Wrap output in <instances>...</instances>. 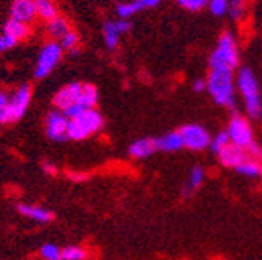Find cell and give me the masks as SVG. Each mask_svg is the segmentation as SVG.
Listing matches in <instances>:
<instances>
[{
	"instance_id": "6da1fadb",
	"label": "cell",
	"mask_w": 262,
	"mask_h": 260,
	"mask_svg": "<svg viewBox=\"0 0 262 260\" xmlns=\"http://www.w3.org/2000/svg\"><path fill=\"white\" fill-rule=\"evenodd\" d=\"M206 90L212 100L225 108H234L236 105V83L233 72L211 70L206 80Z\"/></svg>"
},
{
	"instance_id": "7a4b0ae2",
	"label": "cell",
	"mask_w": 262,
	"mask_h": 260,
	"mask_svg": "<svg viewBox=\"0 0 262 260\" xmlns=\"http://www.w3.org/2000/svg\"><path fill=\"white\" fill-rule=\"evenodd\" d=\"M239 64V50L237 42L231 33H223L217 42L215 50L209 58L211 70L219 72H234Z\"/></svg>"
},
{
	"instance_id": "3957f363",
	"label": "cell",
	"mask_w": 262,
	"mask_h": 260,
	"mask_svg": "<svg viewBox=\"0 0 262 260\" xmlns=\"http://www.w3.org/2000/svg\"><path fill=\"white\" fill-rule=\"evenodd\" d=\"M103 128V117L95 108H91L69 119V140H86Z\"/></svg>"
},
{
	"instance_id": "277c9868",
	"label": "cell",
	"mask_w": 262,
	"mask_h": 260,
	"mask_svg": "<svg viewBox=\"0 0 262 260\" xmlns=\"http://www.w3.org/2000/svg\"><path fill=\"white\" fill-rule=\"evenodd\" d=\"M237 87L241 95L244 97L245 109L251 119H259L262 115V100H260V92H259V83L254 77V74L244 67L241 69L237 75Z\"/></svg>"
},
{
	"instance_id": "5b68a950",
	"label": "cell",
	"mask_w": 262,
	"mask_h": 260,
	"mask_svg": "<svg viewBox=\"0 0 262 260\" xmlns=\"http://www.w3.org/2000/svg\"><path fill=\"white\" fill-rule=\"evenodd\" d=\"M64 55V50L61 47V44L58 41H49L42 45L36 64H35V70H33V75H35L36 80H42L46 77H49L56 66L61 62Z\"/></svg>"
},
{
	"instance_id": "8992f818",
	"label": "cell",
	"mask_w": 262,
	"mask_h": 260,
	"mask_svg": "<svg viewBox=\"0 0 262 260\" xmlns=\"http://www.w3.org/2000/svg\"><path fill=\"white\" fill-rule=\"evenodd\" d=\"M31 99H33V89L30 84H20L13 93H10V100H8L10 123L19 122L27 114Z\"/></svg>"
},
{
	"instance_id": "52a82bcc",
	"label": "cell",
	"mask_w": 262,
	"mask_h": 260,
	"mask_svg": "<svg viewBox=\"0 0 262 260\" xmlns=\"http://www.w3.org/2000/svg\"><path fill=\"white\" fill-rule=\"evenodd\" d=\"M226 133L229 136V140L231 144L241 147V148H248L254 139H253V128L250 125V122L242 117V115H233L231 120L228 123Z\"/></svg>"
},
{
	"instance_id": "ba28073f",
	"label": "cell",
	"mask_w": 262,
	"mask_h": 260,
	"mask_svg": "<svg viewBox=\"0 0 262 260\" xmlns=\"http://www.w3.org/2000/svg\"><path fill=\"white\" fill-rule=\"evenodd\" d=\"M69 117L59 109H53L46 117V134L52 142L69 140Z\"/></svg>"
},
{
	"instance_id": "9c48e42d",
	"label": "cell",
	"mask_w": 262,
	"mask_h": 260,
	"mask_svg": "<svg viewBox=\"0 0 262 260\" xmlns=\"http://www.w3.org/2000/svg\"><path fill=\"white\" fill-rule=\"evenodd\" d=\"M180 133L184 140V148L192 151H202L209 148L211 145V136L202 125H184Z\"/></svg>"
},
{
	"instance_id": "30bf717a",
	"label": "cell",
	"mask_w": 262,
	"mask_h": 260,
	"mask_svg": "<svg viewBox=\"0 0 262 260\" xmlns=\"http://www.w3.org/2000/svg\"><path fill=\"white\" fill-rule=\"evenodd\" d=\"M97 102H98V90H97V87L94 84L84 83L83 84V90H81V93L78 97V100L71 108L66 109L64 114L68 115L69 119L75 117V115H78V114H81V112H84V111H88L91 108H95Z\"/></svg>"
},
{
	"instance_id": "8fae6325",
	"label": "cell",
	"mask_w": 262,
	"mask_h": 260,
	"mask_svg": "<svg viewBox=\"0 0 262 260\" xmlns=\"http://www.w3.org/2000/svg\"><path fill=\"white\" fill-rule=\"evenodd\" d=\"M83 84L84 83H80V81H74V83H69V84H66L62 86L55 95H53V106L55 109H59V111H66L68 108H71L77 100H78V97L83 90Z\"/></svg>"
},
{
	"instance_id": "7c38bea8",
	"label": "cell",
	"mask_w": 262,
	"mask_h": 260,
	"mask_svg": "<svg viewBox=\"0 0 262 260\" xmlns=\"http://www.w3.org/2000/svg\"><path fill=\"white\" fill-rule=\"evenodd\" d=\"M131 30V22L129 19H119V20H108L103 25V41L105 45L110 50H116L119 42H120V36L128 33Z\"/></svg>"
},
{
	"instance_id": "4fadbf2b",
	"label": "cell",
	"mask_w": 262,
	"mask_h": 260,
	"mask_svg": "<svg viewBox=\"0 0 262 260\" xmlns=\"http://www.w3.org/2000/svg\"><path fill=\"white\" fill-rule=\"evenodd\" d=\"M10 17L24 23H31L38 17L35 0H13L10 7Z\"/></svg>"
},
{
	"instance_id": "5bb4252c",
	"label": "cell",
	"mask_w": 262,
	"mask_h": 260,
	"mask_svg": "<svg viewBox=\"0 0 262 260\" xmlns=\"http://www.w3.org/2000/svg\"><path fill=\"white\" fill-rule=\"evenodd\" d=\"M16 210L31 220V221H35V223H41V224H47V223H52L53 218H55V214L50 210V209H46L42 206H36V204H25V203H20L16 206Z\"/></svg>"
},
{
	"instance_id": "9a60e30c",
	"label": "cell",
	"mask_w": 262,
	"mask_h": 260,
	"mask_svg": "<svg viewBox=\"0 0 262 260\" xmlns=\"http://www.w3.org/2000/svg\"><path fill=\"white\" fill-rule=\"evenodd\" d=\"M217 156H219V160L222 166H225L228 169H236L248 154H247L245 148H241L234 144H228Z\"/></svg>"
},
{
	"instance_id": "2e32d148",
	"label": "cell",
	"mask_w": 262,
	"mask_h": 260,
	"mask_svg": "<svg viewBox=\"0 0 262 260\" xmlns=\"http://www.w3.org/2000/svg\"><path fill=\"white\" fill-rule=\"evenodd\" d=\"M156 140V148L158 151H167V153H173V151H178L181 148H184V140H183V136L178 131H172V133H167L161 137H155Z\"/></svg>"
},
{
	"instance_id": "e0dca14e",
	"label": "cell",
	"mask_w": 262,
	"mask_h": 260,
	"mask_svg": "<svg viewBox=\"0 0 262 260\" xmlns=\"http://www.w3.org/2000/svg\"><path fill=\"white\" fill-rule=\"evenodd\" d=\"M156 140L150 139V137H144V139H138L128 148V154L133 159H145L148 156H151L153 153H156Z\"/></svg>"
},
{
	"instance_id": "ac0fdd59",
	"label": "cell",
	"mask_w": 262,
	"mask_h": 260,
	"mask_svg": "<svg viewBox=\"0 0 262 260\" xmlns=\"http://www.w3.org/2000/svg\"><path fill=\"white\" fill-rule=\"evenodd\" d=\"M2 33L14 38L17 42L20 41H25L30 33H31V30H30V25L28 23H24L20 20H16L13 17H10L5 23H4V30H2Z\"/></svg>"
},
{
	"instance_id": "d6986e66",
	"label": "cell",
	"mask_w": 262,
	"mask_h": 260,
	"mask_svg": "<svg viewBox=\"0 0 262 260\" xmlns=\"http://www.w3.org/2000/svg\"><path fill=\"white\" fill-rule=\"evenodd\" d=\"M71 30L72 28H71L69 20L64 16H59V14L56 17H53L52 20H49L46 25V31H47L49 38H52V41H59Z\"/></svg>"
},
{
	"instance_id": "ffe728a7",
	"label": "cell",
	"mask_w": 262,
	"mask_h": 260,
	"mask_svg": "<svg viewBox=\"0 0 262 260\" xmlns=\"http://www.w3.org/2000/svg\"><path fill=\"white\" fill-rule=\"evenodd\" d=\"M205 169L203 167H193L190 170V175H189V181L186 182V185L183 187V197L184 198H189L192 192L200 188L203 181H205Z\"/></svg>"
},
{
	"instance_id": "44dd1931",
	"label": "cell",
	"mask_w": 262,
	"mask_h": 260,
	"mask_svg": "<svg viewBox=\"0 0 262 260\" xmlns=\"http://www.w3.org/2000/svg\"><path fill=\"white\" fill-rule=\"evenodd\" d=\"M234 170H236L239 175H242V176L254 178V176H259V175H260V172H262V164H260V160L247 156Z\"/></svg>"
},
{
	"instance_id": "7402d4cb",
	"label": "cell",
	"mask_w": 262,
	"mask_h": 260,
	"mask_svg": "<svg viewBox=\"0 0 262 260\" xmlns=\"http://www.w3.org/2000/svg\"><path fill=\"white\" fill-rule=\"evenodd\" d=\"M35 5H36L38 17L46 22L58 16V7L55 4V0H35Z\"/></svg>"
},
{
	"instance_id": "603a6c76",
	"label": "cell",
	"mask_w": 262,
	"mask_h": 260,
	"mask_svg": "<svg viewBox=\"0 0 262 260\" xmlns=\"http://www.w3.org/2000/svg\"><path fill=\"white\" fill-rule=\"evenodd\" d=\"M86 258H89V252L80 245L64 246L61 251V260H86Z\"/></svg>"
},
{
	"instance_id": "cb8c5ba5",
	"label": "cell",
	"mask_w": 262,
	"mask_h": 260,
	"mask_svg": "<svg viewBox=\"0 0 262 260\" xmlns=\"http://www.w3.org/2000/svg\"><path fill=\"white\" fill-rule=\"evenodd\" d=\"M141 10H142V5H141L139 0H131V2L119 4L117 8H116V13L119 16V19H131Z\"/></svg>"
},
{
	"instance_id": "d4e9b609",
	"label": "cell",
	"mask_w": 262,
	"mask_h": 260,
	"mask_svg": "<svg viewBox=\"0 0 262 260\" xmlns=\"http://www.w3.org/2000/svg\"><path fill=\"white\" fill-rule=\"evenodd\" d=\"M58 42L61 44V47H62L64 52L75 53V52L78 50V45H80V36H78L77 31L71 30V31H68V33H66Z\"/></svg>"
},
{
	"instance_id": "484cf974",
	"label": "cell",
	"mask_w": 262,
	"mask_h": 260,
	"mask_svg": "<svg viewBox=\"0 0 262 260\" xmlns=\"http://www.w3.org/2000/svg\"><path fill=\"white\" fill-rule=\"evenodd\" d=\"M62 248L55 243H44L39 248V257L42 260H61Z\"/></svg>"
},
{
	"instance_id": "4316f807",
	"label": "cell",
	"mask_w": 262,
	"mask_h": 260,
	"mask_svg": "<svg viewBox=\"0 0 262 260\" xmlns=\"http://www.w3.org/2000/svg\"><path fill=\"white\" fill-rule=\"evenodd\" d=\"M228 144H231V140H229V136H228V133L226 131H220L214 139H211V145H209V148L212 150V153H215V154H219Z\"/></svg>"
},
{
	"instance_id": "83f0119b",
	"label": "cell",
	"mask_w": 262,
	"mask_h": 260,
	"mask_svg": "<svg viewBox=\"0 0 262 260\" xmlns=\"http://www.w3.org/2000/svg\"><path fill=\"white\" fill-rule=\"evenodd\" d=\"M245 13V4L244 0H228V14L231 19L237 20L244 16Z\"/></svg>"
},
{
	"instance_id": "f1b7e54d",
	"label": "cell",
	"mask_w": 262,
	"mask_h": 260,
	"mask_svg": "<svg viewBox=\"0 0 262 260\" xmlns=\"http://www.w3.org/2000/svg\"><path fill=\"white\" fill-rule=\"evenodd\" d=\"M8 100H10V93L0 89V125H10Z\"/></svg>"
},
{
	"instance_id": "f546056e",
	"label": "cell",
	"mask_w": 262,
	"mask_h": 260,
	"mask_svg": "<svg viewBox=\"0 0 262 260\" xmlns=\"http://www.w3.org/2000/svg\"><path fill=\"white\" fill-rule=\"evenodd\" d=\"M178 5L183 7L184 10H189V11H200L203 10L208 4L209 0H177Z\"/></svg>"
},
{
	"instance_id": "4dcf8cb0",
	"label": "cell",
	"mask_w": 262,
	"mask_h": 260,
	"mask_svg": "<svg viewBox=\"0 0 262 260\" xmlns=\"http://www.w3.org/2000/svg\"><path fill=\"white\" fill-rule=\"evenodd\" d=\"M208 5L214 16H223L228 13V0H209Z\"/></svg>"
},
{
	"instance_id": "1f68e13d",
	"label": "cell",
	"mask_w": 262,
	"mask_h": 260,
	"mask_svg": "<svg viewBox=\"0 0 262 260\" xmlns=\"http://www.w3.org/2000/svg\"><path fill=\"white\" fill-rule=\"evenodd\" d=\"M17 44H19V42H17L14 38H11V36H8V35L2 33V35H0V55H4L5 52H8V50L14 49Z\"/></svg>"
},
{
	"instance_id": "d6a6232c",
	"label": "cell",
	"mask_w": 262,
	"mask_h": 260,
	"mask_svg": "<svg viewBox=\"0 0 262 260\" xmlns=\"http://www.w3.org/2000/svg\"><path fill=\"white\" fill-rule=\"evenodd\" d=\"M41 169L49 176H56L58 175V167L55 166V162H52V160H47V159L42 160L41 162Z\"/></svg>"
},
{
	"instance_id": "836d02e7",
	"label": "cell",
	"mask_w": 262,
	"mask_h": 260,
	"mask_svg": "<svg viewBox=\"0 0 262 260\" xmlns=\"http://www.w3.org/2000/svg\"><path fill=\"white\" fill-rule=\"evenodd\" d=\"M247 154H248L250 157H254V159H257V160H262V148H260L256 142H253V144L247 148Z\"/></svg>"
},
{
	"instance_id": "e575fe53",
	"label": "cell",
	"mask_w": 262,
	"mask_h": 260,
	"mask_svg": "<svg viewBox=\"0 0 262 260\" xmlns=\"http://www.w3.org/2000/svg\"><path fill=\"white\" fill-rule=\"evenodd\" d=\"M69 178H71L72 181L81 182V181H86V179H88V175H86V173H74V172H69Z\"/></svg>"
},
{
	"instance_id": "d590c367",
	"label": "cell",
	"mask_w": 262,
	"mask_h": 260,
	"mask_svg": "<svg viewBox=\"0 0 262 260\" xmlns=\"http://www.w3.org/2000/svg\"><path fill=\"white\" fill-rule=\"evenodd\" d=\"M206 89V80H195L193 81V90L195 92H202Z\"/></svg>"
},
{
	"instance_id": "8d00e7d4",
	"label": "cell",
	"mask_w": 262,
	"mask_h": 260,
	"mask_svg": "<svg viewBox=\"0 0 262 260\" xmlns=\"http://www.w3.org/2000/svg\"><path fill=\"white\" fill-rule=\"evenodd\" d=\"M139 2H141L142 8H155L161 0H139Z\"/></svg>"
},
{
	"instance_id": "74e56055",
	"label": "cell",
	"mask_w": 262,
	"mask_h": 260,
	"mask_svg": "<svg viewBox=\"0 0 262 260\" xmlns=\"http://www.w3.org/2000/svg\"><path fill=\"white\" fill-rule=\"evenodd\" d=\"M260 176H262V172H260Z\"/></svg>"
}]
</instances>
